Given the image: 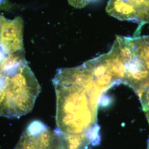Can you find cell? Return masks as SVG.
Segmentation results:
<instances>
[{
    "instance_id": "8992f818",
    "label": "cell",
    "mask_w": 149,
    "mask_h": 149,
    "mask_svg": "<svg viewBox=\"0 0 149 149\" xmlns=\"http://www.w3.org/2000/svg\"><path fill=\"white\" fill-rule=\"evenodd\" d=\"M136 92L141 99L144 111L149 112V87L144 90H138Z\"/></svg>"
},
{
    "instance_id": "30bf717a",
    "label": "cell",
    "mask_w": 149,
    "mask_h": 149,
    "mask_svg": "<svg viewBox=\"0 0 149 149\" xmlns=\"http://www.w3.org/2000/svg\"><path fill=\"white\" fill-rule=\"evenodd\" d=\"M146 115L147 119H148V121L149 124V112L147 113ZM147 149H149V139L148 142V148H147Z\"/></svg>"
},
{
    "instance_id": "7a4b0ae2",
    "label": "cell",
    "mask_w": 149,
    "mask_h": 149,
    "mask_svg": "<svg viewBox=\"0 0 149 149\" xmlns=\"http://www.w3.org/2000/svg\"><path fill=\"white\" fill-rule=\"evenodd\" d=\"M41 91L24 51L0 54V116L19 118L29 113Z\"/></svg>"
},
{
    "instance_id": "6da1fadb",
    "label": "cell",
    "mask_w": 149,
    "mask_h": 149,
    "mask_svg": "<svg viewBox=\"0 0 149 149\" xmlns=\"http://www.w3.org/2000/svg\"><path fill=\"white\" fill-rule=\"evenodd\" d=\"M53 83L56 98V130L64 135L88 134L95 126L102 92L85 63L58 70Z\"/></svg>"
},
{
    "instance_id": "ba28073f",
    "label": "cell",
    "mask_w": 149,
    "mask_h": 149,
    "mask_svg": "<svg viewBox=\"0 0 149 149\" xmlns=\"http://www.w3.org/2000/svg\"><path fill=\"white\" fill-rule=\"evenodd\" d=\"M56 132L57 133V138L56 140L53 149H65L59 135H58V133L56 131Z\"/></svg>"
},
{
    "instance_id": "9c48e42d",
    "label": "cell",
    "mask_w": 149,
    "mask_h": 149,
    "mask_svg": "<svg viewBox=\"0 0 149 149\" xmlns=\"http://www.w3.org/2000/svg\"><path fill=\"white\" fill-rule=\"evenodd\" d=\"M10 7L9 0H0V10L9 9Z\"/></svg>"
},
{
    "instance_id": "8fae6325",
    "label": "cell",
    "mask_w": 149,
    "mask_h": 149,
    "mask_svg": "<svg viewBox=\"0 0 149 149\" xmlns=\"http://www.w3.org/2000/svg\"><path fill=\"white\" fill-rule=\"evenodd\" d=\"M87 1H88V3H90L91 2L94 1H95L96 0H87Z\"/></svg>"
},
{
    "instance_id": "3957f363",
    "label": "cell",
    "mask_w": 149,
    "mask_h": 149,
    "mask_svg": "<svg viewBox=\"0 0 149 149\" xmlns=\"http://www.w3.org/2000/svg\"><path fill=\"white\" fill-rule=\"evenodd\" d=\"M106 10L119 20L139 22L140 27L149 23V0H109Z\"/></svg>"
},
{
    "instance_id": "277c9868",
    "label": "cell",
    "mask_w": 149,
    "mask_h": 149,
    "mask_svg": "<svg viewBox=\"0 0 149 149\" xmlns=\"http://www.w3.org/2000/svg\"><path fill=\"white\" fill-rule=\"evenodd\" d=\"M134 54L149 72V35L127 37Z\"/></svg>"
},
{
    "instance_id": "52a82bcc",
    "label": "cell",
    "mask_w": 149,
    "mask_h": 149,
    "mask_svg": "<svg viewBox=\"0 0 149 149\" xmlns=\"http://www.w3.org/2000/svg\"><path fill=\"white\" fill-rule=\"evenodd\" d=\"M68 1L70 5L77 8H83L89 3L87 0H68Z\"/></svg>"
},
{
    "instance_id": "5b68a950",
    "label": "cell",
    "mask_w": 149,
    "mask_h": 149,
    "mask_svg": "<svg viewBox=\"0 0 149 149\" xmlns=\"http://www.w3.org/2000/svg\"><path fill=\"white\" fill-rule=\"evenodd\" d=\"M56 131L65 149H84L93 143L88 134L64 135Z\"/></svg>"
}]
</instances>
